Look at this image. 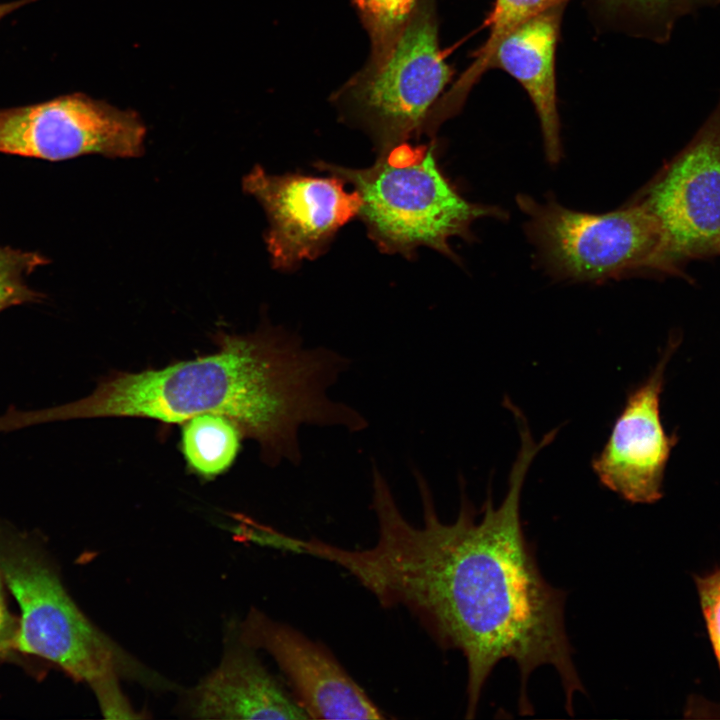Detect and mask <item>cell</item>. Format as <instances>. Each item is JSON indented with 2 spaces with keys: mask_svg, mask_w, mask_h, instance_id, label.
I'll use <instances>...</instances> for the list:
<instances>
[{
  "mask_svg": "<svg viewBox=\"0 0 720 720\" xmlns=\"http://www.w3.org/2000/svg\"><path fill=\"white\" fill-rule=\"evenodd\" d=\"M633 35L657 43L669 41L677 21L708 0H601Z\"/></svg>",
  "mask_w": 720,
  "mask_h": 720,
  "instance_id": "cell-16",
  "label": "cell"
},
{
  "mask_svg": "<svg viewBox=\"0 0 720 720\" xmlns=\"http://www.w3.org/2000/svg\"><path fill=\"white\" fill-rule=\"evenodd\" d=\"M417 0H355L373 48L386 43L408 20Z\"/></svg>",
  "mask_w": 720,
  "mask_h": 720,
  "instance_id": "cell-18",
  "label": "cell"
},
{
  "mask_svg": "<svg viewBox=\"0 0 720 720\" xmlns=\"http://www.w3.org/2000/svg\"><path fill=\"white\" fill-rule=\"evenodd\" d=\"M514 417L521 445L508 491L494 508L489 490L480 521L461 488L456 520L442 522L425 478L414 470L421 525H412L403 516L389 484L379 482L372 494L376 543L358 550L337 546L331 554L332 562L383 607L407 608L441 649L462 653L468 671L467 719L475 716L484 684L503 659L518 667L522 715L534 712L527 685L540 666L557 671L570 715L575 693L585 692L565 630L566 593L543 578L520 519L527 471L557 430L535 443L523 414Z\"/></svg>",
  "mask_w": 720,
  "mask_h": 720,
  "instance_id": "cell-1",
  "label": "cell"
},
{
  "mask_svg": "<svg viewBox=\"0 0 720 720\" xmlns=\"http://www.w3.org/2000/svg\"><path fill=\"white\" fill-rule=\"evenodd\" d=\"M566 5L551 7L511 31L497 46L490 69L515 78L530 97L540 121L547 160L562 157L556 101L555 50Z\"/></svg>",
  "mask_w": 720,
  "mask_h": 720,
  "instance_id": "cell-13",
  "label": "cell"
},
{
  "mask_svg": "<svg viewBox=\"0 0 720 720\" xmlns=\"http://www.w3.org/2000/svg\"><path fill=\"white\" fill-rule=\"evenodd\" d=\"M255 649L238 639L189 694L199 719H309L293 695L266 670Z\"/></svg>",
  "mask_w": 720,
  "mask_h": 720,
  "instance_id": "cell-12",
  "label": "cell"
},
{
  "mask_svg": "<svg viewBox=\"0 0 720 720\" xmlns=\"http://www.w3.org/2000/svg\"><path fill=\"white\" fill-rule=\"evenodd\" d=\"M526 234L545 269L555 278L602 282L642 271L663 273V238L654 216L633 200L593 214L519 195Z\"/></svg>",
  "mask_w": 720,
  "mask_h": 720,
  "instance_id": "cell-5",
  "label": "cell"
},
{
  "mask_svg": "<svg viewBox=\"0 0 720 720\" xmlns=\"http://www.w3.org/2000/svg\"><path fill=\"white\" fill-rule=\"evenodd\" d=\"M3 578L0 574V658L6 656L14 649V641L18 630L19 621L15 620L9 613L4 593Z\"/></svg>",
  "mask_w": 720,
  "mask_h": 720,
  "instance_id": "cell-20",
  "label": "cell"
},
{
  "mask_svg": "<svg viewBox=\"0 0 720 720\" xmlns=\"http://www.w3.org/2000/svg\"><path fill=\"white\" fill-rule=\"evenodd\" d=\"M146 128L135 112L81 93L0 109V153L49 161L85 154L137 157Z\"/></svg>",
  "mask_w": 720,
  "mask_h": 720,
  "instance_id": "cell-8",
  "label": "cell"
},
{
  "mask_svg": "<svg viewBox=\"0 0 720 720\" xmlns=\"http://www.w3.org/2000/svg\"><path fill=\"white\" fill-rule=\"evenodd\" d=\"M699 603L707 634L720 671V566L705 575H695Z\"/></svg>",
  "mask_w": 720,
  "mask_h": 720,
  "instance_id": "cell-19",
  "label": "cell"
},
{
  "mask_svg": "<svg viewBox=\"0 0 720 720\" xmlns=\"http://www.w3.org/2000/svg\"><path fill=\"white\" fill-rule=\"evenodd\" d=\"M674 348L670 343L649 378L628 395L606 444L592 460L600 483L631 503L651 504L663 495L664 470L677 438L666 434L659 404Z\"/></svg>",
  "mask_w": 720,
  "mask_h": 720,
  "instance_id": "cell-11",
  "label": "cell"
},
{
  "mask_svg": "<svg viewBox=\"0 0 720 720\" xmlns=\"http://www.w3.org/2000/svg\"><path fill=\"white\" fill-rule=\"evenodd\" d=\"M450 77L439 49L433 8L422 1L386 43L373 48L368 65L340 98L382 151L428 129Z\"/></svg>",
  "mask_w": 720,
  "mask_h": 720,
  "instance_id": "cell-6",
  "label": "cell"
},
{
  "mask_svg": "<svg viewBox=\"0 0 720 720\" xmlns=\"http://www.w3.org/2000/svg\"><path fill=\"white\" fill-rule=\"evenodd\" d=\"M711 4H718L720 0H708Z\"/></svg>",
  "mask_w": 720,
  "mask_h": 720,
  "instance_id": "cell-22",
  "label": "cell"
},
{
  "mask_svg": "<svg viewBox=\"0 0 720 720\" xmlns=\"http://www.w3.org/2000/svg\"><path fill=\"white\" fill-rule=\"evenodd\" d=\"M238 639L274 659L308 718H385L333 654L295 628L251 609L239 624Z\"/></svg>",
  "mask_w": 720,
  "mask_h": 720,
  "instance_id": "cell-10",
  "label": "cell"
},
{
  "mask_svg": "<svg viewBox=\"0 0 720 720\" xmlns=\"http://www.w3.org/2000/svg\"><path fill=\"white\" fill-rule=\"evenodd\" d=\"M634 200L661 228L664 273L720 256V97L690 142Z\"/></svg>",
  "mask_w": 720,
  "mask_h": 720,
  "instance_id": "cell-7",
  "label": "cell"
},
{
  "mask_svg": "<svg viewBox=\"0 0 720 720\" xmlns=\"http://www.w3.org/2000/svg\"><path fill=\"white\" fill-rule=\"evenodd\" d=\"M344 184L333 175H272L260 166L244 177V190L267 214L265 241L275 268L288 270L317 257L336 231L359 214L361 198Z\"/></svg>",
  "mask_w": 720,
  "mask_h": 720,
  "instance_id": "cell-9",
  "label": "cell"
},
{
  "mask_svg": "<svg viewBox=\"0 0 720 720\" xmlns=\"http://www.w3.org/2000/svg\"><path fill=\"white\" fill-rule=\"evenodd\" d=\"M211 354L161 369L113 372L87 397L58 407L22 412L23 426L100 418H149L182 424L201 414L233 420L259 443L263 460L298 464L303 424L359 431L367 421L327 396L348 360L329 349L304 348L298 335L262 326L249 334L219 330Z\"/></svg>",
  "mask_w": 720,
  "mask_h": 720,
  "instance_id": "cell-2",
  "label": "cell"
},
{
  "mask_svg": "<svg viewBox=\"0 0 720 720\" xmlns=\"http://www.w3.org/2000/svg\"><path fill=\"white\" fill-rule=\"evenodd\" d=\"M0 574L21 611L14 649L56 664L93 691L121 678L170 688L83 614L30 538L0 530Z\"/></svg>",
  "mask_w": 720,
  "mask_h": 720,
  "instance_id": "cell-4",
  "label": "cell"
},
{
  "mask_svg": "<svg viewBox=\"0 0 720 720\" xmlns=\"http://www.w3.org/2000/svg\"><path fill=\"white\" fill-rule=\"evenodd\" d=\"M37 0H18L10 3L0 4V20L12 11L20 8L21 6Z\"/></svg>",
  "mask_w": 720,
  "mask_h": 720,
  "instance_id": "cell-21",
  "label": "cell"
},
{
  "mask_svg": "<svg viewBox=\"0 0 720 720\" xmlns=\"http://www.w3.org/2000/svg\"><path fill=\"white\" fill-rule=\"evenodd\" d=\"M48 262L38 252L0 246V312L15 305L38 303L45 298L31 289L25 278Z\"/></svg>",
  "mask_w": 720,
  "mask_h": 720,
  "instance_id": "cell-17",
  "label": "cell"
},
{
  "mask_svg": "<svg viewBox=\"0 0 720 720\" xmlns=\"http://www.w3.org/2000/svg\"><path fill=\"white\" fill-rule=\"evenodd\" d=\"M243 434L238 425L220 414H201L182 423L181 448L192 472L211 480L234 462Z\"/></svg>",
  "mask_w": 720,
  "mask_h": 720,
  "instance_id": "cell-15",
  "label": "cell"
},
{
  "mask_svg": "<svg viewBox=\"0 0 720 720\" xmlns=\"http://www.w3.org/2000/svg\"><path fill=\"white\" fill-rule=\"evenodd\" d=\"M569 0H496L488 19L490 33L486 42L475 54L472 64L458 79L450 91L436 104V113L441 120L455 114L462 106L467 94L486 70L499 43L515 28L537 14Z\"/></svg>",
  "mask_w": 720,
  "mask_h": 720,
  "instance_id": "cell-14",
  "label": "cell"
},
{
  "mask_svg": "<svg viewBox=\"0 0 720 720\" xmlns=\"http://www.w3.org/2000/svg\"><path fill=\"white\" fill-rule=\"evenodd\" d=\"M315 165L354 187L362 202L358 215L386 253L409 257L426 246L457 260L451 238L471 240L477 219L505 217L503 210L471 203L457 191L438 166L434 143L396 144L366 168L323 161Z\"/></svg>",
  "mask_w": 720,
  "mask_h": 720,
  "instance_id": "cell-3",
  "label": "cell"
}]
</instances>
